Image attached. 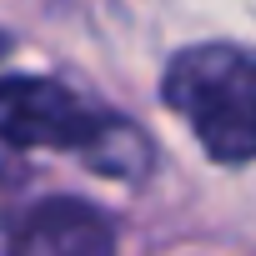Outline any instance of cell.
<instances>
[{
  "mask_svg": "<svg viewBox=\"0 0 256 256\" xmlns=\"http://www.w3.org/2000/svg\"><path fill=\"white\" fill-rule=\"evenodd\" d=\"M0 136L20 151H76L96 171L136 181L151 166L146 136L120 116H100L60 80L10 76L0 80Z\"/></svg>",
  "mask_w": 256,
  "mask_h": 256,
  "instance_id": "1",
  "label": "cell"
},
{
  "mask_svg": "<svg viewBox=\"0 0 256 256\" xmlns=\"http://www.w3.org/2000/svg\"><path fill=\"white\" fill-rule=\"evenodd\" d=\"M166 106L196 131L211 161L256 156V56L236 46H191L166 70Z\"/></svg>",
  "mask_w": 256,
  "mask_h": 256,
  "instance_id": "2",
  "label": "cell"
},
{
  "mask_svg": "<svg viewBox=\"0 0 256 256\" xmlns=\"http://www.w3.org/2000/svg\"><path fill=\"white\" fill-rule=\"evenodd\" d=\"M10 256H116V231L90 201L56 196L20 221Z\"/></svg>",
  "mask_w": 256,
  "mask_h": 256,
  "instance_id": "3",
  "label": "cell"
},
{
  "mask_svg": "<svg viewBox=\"0 0 256 256\" xmlns=\"http://www.w3.org/2000/svg\"><path fill=\"white\" fill-rule=\"evenodd\" d=\"M0 56H6V36H0Z\"/></svg>",
  "mask_w": 256,
  "mask_h": 256,
  "instance_id": "4",
  "label": "cell"
}]
</instances>
